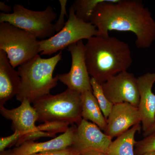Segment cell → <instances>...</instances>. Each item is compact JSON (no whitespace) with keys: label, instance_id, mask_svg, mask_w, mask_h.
Listing matches in <instances>:
<instances>
[{"label":"cell","instance_id":"obj_1","mask_svg":"<svg viewBox=\"0 0 155 155\" xmlns=\"http://www.w3.org/2000/svg\"><path fill=\"white\" fill-rule=\"evenodd\" d=\"M90 22L99 36H109L112 31L134 33L138 48H148L155 40V20L140 1L106 0L97 6Z\"/></svg>","mask_w":155,"mask_h":155},{"label":"cell","instance_id":"obj_2","mask_svg":"<svg viewBox=\"0 0 155 155\" xmlns=\"http://www.w3.org/2000/svg\"><path fill=\"white\" fill-rule=\"evenodd\" d=\"M85 58L89 74L100 84L127 71L133 62L128 44L110 36L88 39L85 45Z\"/></svg>","mask_w":155,"mask_h":155},{"label":"cell","instance_id":"obj_3","mask_svg":"<svg viewBox=\"0 0 155 155\" xmlns=\"http://www.w3.org/2000/svg\"><path fill=\"white\" fill-rule=\"evenodd\" d=\"M62 51L52 58L44 59L38 54L19 66L18 73L21 85L17 101L24 99L34 103L48 95L55 87L59 81L58 76L53 77L55 68L62 59Z\"/></svg>","mask_w":155,"mask_h":155},{"label":"cell","instance_id":"obj_4","mask_svg":"<svg viewBox=\"0 0 155 155\" xmlns=\"http://www.w3.org/2000/svg\"><path fill=\"white\" fill-rule=\"evenodd\" d=\"M38 121H61L79 124L82 120L81 93L67 88L56 95L49 94L33 103Z\"/></svg>","mask_w":155,"mask_h":155},{"label":"cell","instance_id":"obj_5","mask_svg":"<svg viewBox=\"0 0 155 155\" xmlns=\"http://www.w3.org/2000/svg\"><path fill=\"white\" fill-rule=\"evenodd\" d=\"M40 41L33 35L8 22H0V50L14 68L38 54Z\"/></svg>","mask_w":155,"mask_h":155},{"label":"cell","instance_id":"obj_6","mask_svg":"<svg viewBox=\"0 0 155 155\" xmlns=\"http://www.w3.org/2000/svg\"><path fill=\"white\" fill-rule=\"evenodd\" d=\"M13 10L11 14L1 13L0 22H8L28 31L37 39L49 38L55 34L52 22L57 15L51 6L44 11H38L26 8L22 5H15Z\"/></svg>","mask_w":155,"mask_h":155},{"label":"cell","instance_id":"obj_7","mask_svg":"<svg viewBox=\"0 0 155 155\" xmlns=\"http://www.w3.org/2000/svg\"><path fill=\"white\" fill-rule=\"evenodd\" d=\"M96 27L91 22L78 18L72 7L69 9V18L64 28L54 36L40 41L39 52L41 55H51L58 51L83 39L99 36Z\"/></svg>","mask_w":155,"mask_h":155},{"label":"cell","instance_id":"obj_8","mask_svg":"<svg viewBox=\"0 0 155 155\" xmlns=\"http://www.w3.org/2000/svg\"><path fill=\"white\" fill-rule=\"evenodd\" d=\"M72 57V64L69 72L58 74L59 81L69 89L82 93L92 91L85 58V45L83 41L70 45L68 47Z\"/></svg>","mask_w":155,"mask_h":155},{"label":"cell","instance_id":"obj_9","mask_svg":"<svg viewBox=\"0 0 155 155\" xmlns=\"http://www.w3.org/2000/svg\"><path fill=\"white\" fill-rule=\"evenodd\" d=\"M101 86L106 96L113 104L128 103L138 107L140 102L137 78L127 71L110 78Z\"/></svg>","mask_w":155,"mask_h":155},{"label":"cell","instance_id":"obj_10","mask_svg":"<svg viewBox=\"0 0 155 155\" xmlns=\"http://www.w3.org/2000/svg\"><path fill=\"white\" fill-rule=\"evenodd\" d=\"M112 139L103 133L95 124L82 119L76 127L70 147L79 153L89 150L98 151L106 153Z\"/></svg>","mask_w":155,"mask_h":155},{"label":"cell","instance_id":"obj_11","mask_svg":"<svg viewBox=\"0 0 155 155\" xmlns=\"http://www.w3.org/2000/svg\"><path fill=\"white\" fill-rule=\"evenodd\" d=\"M107 122L104 133L113 138L140 124L141 117L138 107L128 103H119L114 104Z\"/></svg>","mask_w":155,"mask_h":155},{"label":"cell","instance_id":"obj_12","mask_svg":"<svg viewBox=\"0 0 155 155\" xmlns=\"http://www.w3.org/2000/svg\"><path fill=\"white\" fill-rule=\"evenodd\" d=\"M140 95L138 107L143 132L148 130L155 122V94L152 88L155 83V73L147 72L137 78Z\"/></svg>","mask_w":155,"mask_h":155},{"label":"cell","instance_id":"obj_13","mask_svg":"<svg viewBox=\"0 0 155 155\" xmlns=\"http://www.w3.org/2000/svg\"><path fill=\"white\" fill-rule=\"evenodd\" d=\"M28 100L24 99L17 108L8 110L0 107V113L5 119L12 122V128L14 131H19L22 135L36 129L35 123L38 116L35 109Z\"/></svg>","mask_w":155,"mask_h":155},{"label":"cell","instance_id":"obj_14","mask_svg":"<svg viewBox=\"0 0 155 155\" xmlns=\"http://www.w3.org/2000/svg\"><path fill=\"white\" fill-rule=\"evenodd\" d=\"M76 127H69L65 133L52 140L43 142H25L12 150L13 155H31L38 153L65 149L71 146Z\"/></svg>","mask_w":155,"mask_h":155},{"label":"cell","instance_id":"obj_15","mask_svg":"<svg viewBox=\"0 0 155 155\" xmlns=\"http://www.w3.org/2000/svg\"><path fill=\"white\" fill-rule=\"evenodd\" d=\"M21 78L11 66L7 54L0 50V107L18 94Z\"/></svg>","mask_w":155,"mask_h":155},{"label":"cell","instance_id":"obj_16","mask_svg":"<svg viewBox=\"0 0 155 155\" xmlns=\"http://www.w3.org/2000/svg\"><path fill=\"white\" fill-rule=\"evenodd\" d=\"M81 100L82 119L91 121L105 132L107 127V120L92 91H87L81 93Z\"/></svg>","mask_w":155,"mask_h":155},{"label":"cell","instance_id":"obj_17","mask_svg":"<svg viewBox=\"0 0 155 155\" xmlns=\"http://www.w3.org/2000/svg\"><path fill=\"white\" fill-rule=\"evenodd\" d=\"M141 128L140 124L133 126L112 141L106 153V155H135L134 147L135 135Z\"/></svg>","mask_w":155,"mask_h":155},{"label":"cell","instance_id":"obj_18","mask_svg":"<svg viewBox=\"0 0 155 155\" xmlns=\"http://www.w3.org/2000/svg\"><path fill=\"white\" fill-rule=\"evenodd\" d=\"M106 0H76L71 7L78 18L86 22H90L92 15L99 4Z\"/></svg>","mask_w":155,"mask_h":155},{"label":"cell","instance_id":"obj_19","mask_svg":"<svg viewBox=\"0 0 155 155\" xmlns=\"http://www.w3.org/2000/svg\"><path fill=\"white\" fill-rule=\"evenodd\" d=\"M91 84L93 94L97 101L103 115L107 120L114 107V104L111 102L106 96L101 84L92 78H91Z\"/></svg>","mask_w":155,"mask_h":155},{"label":"cell","instance_id":"obj_20","mask_svg":"<svg viewBox=\"0 0 155 155\" xmlns=\"http://www.w3.org/2000/svg\"><path fill=\"white\" fill-rule=\"evenodd\" d=\"M70 124L61 121L45 122L37 126V130L56 134L58 133H65L69 129Z\"/></svg>","mask_w":155,"mask_h":155},{"label":"cell","instance_id":"obj_21","mask_svg":"<svg viewBox=\"0 0 155 155\" xmlns=\"http://www.w3.org/2000/svg\"><path fill=\"white\" fill-rule=\"evenodd\" d=\"M136 155H143L147 153L155 152V132L136 143Z\"/></svg>","mask_w":155,"mask_h":155},{"label":"cell","instance_id":"obj_22","mask_svg":"<svg viewBox=\"0 0 155 155\" xmlns=\"http://www.w3.org/2000/svg\"><path fill=\"white\" fill-rule=\"evenodd\" d=\"M56 136V134L48 133L45 131L38 130H34L31 132L23 134L20 137L16 143V147H19L25 142L28 141H34L41 137H53Z\"/></svg>","mask_w":155,"mask_h":155},{"label":"cell","instance_id":"obj_23","mask_svg":"<svg viewBox=\"0 0 155 155\" xmlns=\"http://www.w3.org/2000/svg\"><path fill=\"white\" fill-rule=\"evenodd\" d=\"M22 136L19 131H14V133L9 136L2 137L0 139V152L5 150L6 148L16 144L18 140Z\"/></svg>","mask_w":155,"mask_h":155},{"label":"cell","instance_id":"obj_24","mask_svg":"<svg viewBox=\"0 0 155 155\" xmlns=\"http://www.w3.org/2000/svg\"><path fill=\"white\" fill-rule=\"evenodd\" d=\"M59 2L60 3L61 7V14L57 22L54 24V27L56 32H59L64 28L66 22L64 20V17L65 16H67V10H66L67 0H60Z\"/></svg>","mask_w":155,"mask_h":155},{"label":"cell","instance_id":"obj_25","mask_svg":"<svg viewBox=\"0 0 155 155\" xmlns=\"http://www.w3.org/2000/svg\"><path fill=\"white\" fill-rule=\"evenodd\" d=\"M79 154L71 147H69L65 149L38 153L31 155H78Z\"/></svg>","mask_w":155,"mask_h":155},{"label":"cell","instance_id":"obj_26","mask_svg":"<svg viewBox=\"0 0 155 155\" xmlns=\"http://www.w3.org/2000/svg\"><path fill=\"white\" fill-rule=\"evenodd\" d=\"M0 10L4 14H11L12 11L11 6L6 5L5 2H0Z\"/></svg>","mask_w":155,"mask_h":155},{"label":"cell","instance_id":"obj_27","mask_svg":"<svg viewBox=\"0 0 155 155\" xmlns=\"http://www.w3.org/2000/svg\"><path fill=\"white\" fill-rule=\"evenodd\" d=\"M78 155H106L105 153L96 150H89L79 153Z\"/></svg>","mask_w":155,"mask_h":155},{"label":"cell","instance_id":"obj_28","mask_svg":"<svg viewBox=\"0 0 155 155\" xmlns=\"http://www.w3.org/2000/svg\"><path fill=\"white\" fill-rule=\"evenodd\" d=\"M155 132V122L153 125L152 126L151 128H150L148 130L145 131V132H143V136L144 137H147L148 136L150 135V134H152L154 133Z\"/></svg>","mask_w":155,"mask_h":155},{"label":"cell","instance_id":"obj_29","mask_svg":"<svg viewBox=\"0 0 155 155\" xmlns=\"http://www.w3.org/2000/svg\"><path fill=\"white\" fill-rule=\"evenodd\" d=\"M0 155H13L12 150H4L1 152Z\"/></svg>","mask_w":155,"mask_h":155},{"label":"cell","instance_id":"obj_30","mask_svg":"<svg viewBox=\"0 0 155 155\" xmlns=\"http://www.w3.org/2000/svg\"><path fill=\"white\" fill-rule=\"evenodd\" d=\"M143 155H155V152H151L147 153Z\"/></svg>","mask_w":155,"mask_h":155}]
</instances>
